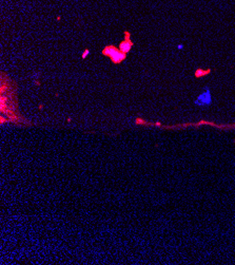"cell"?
Wrapping results in <instances>:
<instances>
[{
  "label": "cell",
  "mask_w": 235,
  "mask_h": 265,
  "mask_svg": "<svg viewBox=\"0 0 235 265\" xmlns=\"http://www.w3.org/2000/svg\"><path fill=\"white\" fill-rule=\"evenodd\" d=\"M119 52H120V49H117L116 47H114V46H107L102 50V54L104 56H109V57L112 59L113 57H115V56H116Z\"/></svg>",
  "instance_id": "cell-1"
},
{
  "label": "cell",
  "mask_w": 235,
  "mask_h": 265,
  "mask_svg": "<svg viewBox=\"0 0 235 265\" xmlns=\"http://www.w3.org/2000/svg\"><path fill=\"white\" fill-rule=\"evenodd\" d=\"M132 47H133V42L131 41L130 39H125L124 41H121L120 44H119V49H120L121 52H124V53H128V52H130V50L132 49Z\"/></svg>",
  "instance_id": "cell-2"
},
{
  "label": "cell",
  "mask_w": 235,
  "mask_h": 265,
  "mask_svg": "<svg viewBox=\"0 0 235 265\" xmlns=\"http://www.w3.org/2000/svg\"><path fill=\"white\" fill-rule=\"evenodd\" d=\"M125 53H124V52H119V53L115 56V57H113L111 59L112 62L113 63H120L122 60H125Z\"/></svg>",
  "instance_id": "cell-3"
},
{
  "label": "cell",
  "mask_w": 235,
  "mask_h": 265,
  "mask_svg": "<svg viewBox=\"0 0 235 265\" xmlns=\"http://www.w3.org/2000/svg\"><path fill=\"white\" fill-rule=\"evenodd\" d=\"M89 53H90V51H89V50L87 49V50H85V51L83 52V54H82V58H85V57H87V56L89 55Z\"/></svg>",
  "instance_id": "cell-4"
}]
</instances>
